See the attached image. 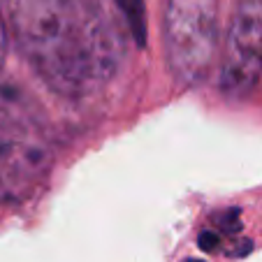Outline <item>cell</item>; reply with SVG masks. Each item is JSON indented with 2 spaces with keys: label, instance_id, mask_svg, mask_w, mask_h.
<instances>
[{
  "label": "cell",
  "instance_id": "1",
  "mask_svg": "<svg viewBox=\"0 0 262 262\" xmlns=\"http://www.w3.org/2000/svg\"><path fill=\"white\" fill-rule=\"evenodd\" d=\"M7 35L49 89L81 95L109 79L119 45L86 0H3Z\"/></svg>",
  "mask_w": 262,
  "mask_h": 262
},
{
  "label": "cell",
  "instance_id": "2",
  "mask_svg": "<svg viewBox=\"0 0 262 262\" xmlns=\"http://www.w3.org/2000/svg\"><path fill=\"white\" fill-rule=\"evenodd\" d=\"M163 33L167 68L177 81H204L218 49V0H167Z\"/></svg>",
  "mask_w": 262,
  "mask_h": 262
},
{
  "label": "cell",
  "instance_id": "3",
  "mask_svg": "<svg viewBox=\"0 0 262 262\" xmlns=\"http://www.w3.org/2000/svg\"><path fill=\"white\" fill-rule=\"evenodd\" d=\"M47 174L40 139L24 133L21 116L12 114L0 98V204L26 200Z\"/></svg>",
  "mask_w": 262,
  "mask_h": 262
},
{
  "label": "cell",
  "instance_id": "4",
  "mask_svg": "<svg viewBox=\"0 0 262 262\" xmlns=\"http://www.w3.org/2000/svg\"><path fill=\"white\" fill-rule=\"evenodd\" d=\"M262 72V0H242L230 21L221 68V89L246 95Z\"/></svg>",
  "mask_w": 262,
  "mask_h": 262
},
{
  "label": "cell",
  "instance_id": "5",
  "mask_svg": "<svg viewBox=\"0 0 262 262\" xmlns=\"http://www.w3.org/2000/svg\"><path fill=\"white\" fill-rule=\"evenodd\" d=\"M116 3H119V10L123 12L130 30H133L137 45H144V40H146V5H144V0H116Z\"/></svg>",
  "mask_w": 262,
  "mask_h": 262
},
{
  "label": "cell",
  "instance_id": "6",
  "mask_svg": "<svg viewBox=\"0 0 262 262\" xmlns=\"http://www.w3.org/2000/svg\"><path fill=\"white\" fill-rule=\"evenodd\" d=\"M7 42H10V35H7V26H5V16H3V10H0V68L7 58Z\"/></svg>",
  "mask_w": 262,
  "mask_h": 262
}]
</instances>
